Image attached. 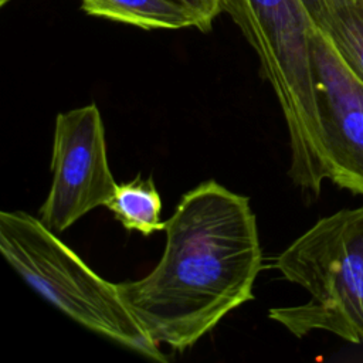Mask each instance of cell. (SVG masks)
<instances>
[{"mask_svg":"<svg viewBox=\"0 0 363 363\" xmlns=\"http://www.w3.org/2000/svg\"><path fill=\"white\" fill-rule=\"evenodd\" d=\"M164 233L157 265L116 289L156 345L184 352L254 298L262 251L250 199L216 180L182 196Z\"/></svg>","mask_w":363,"mask_h":363,"instance_id":"obj_1","label":"cell"},{"mask_svg":"<svg viewBox=\"0 0 363 363\" xmlns=\"http://www.w3.org/2000/svg\"><path fill=\"white\" fill-rule=\"evenodd\" d=\"M257 52L282 109L291 180L319 194L328 179L311 58L313 23L301 0H227L225 10Z\"/></svg>","mask_w":363,"mask_h":363,"instance_id":"obj_2","label":"cell"},{"mask_svg":"<svg viewBox=\"0 0 363 363\" xmlns=\"http://www.w3.org/2000/svg\"><path fill=\"white\" fill-rule=\"evenodd\" d=\"M0 251L30 288L77 323L147 359L169 360L133 318L116 284L99 277L38 217L1 211Z\"/></svg>","mask_w":363,"mask_h":363,"instance_id":"obj_3","label":"cell"},{"mask_svg":"<svg viewBox=\"0 0 363 363\" xmlns=\"http://www.w3.org/2000/svg\"><path fill=\"white\" fill-rule=\"evenodd\" d=\"M275 268L311 298L269 309L272 320L296 337L325 330L363 343V207L319 218L278 255Z\"/></svg>","mask_w":363,"mask_h":363,"instance_id":"obj_4","label":"cell"},{"mask_svg":"<svg viewBox=\"0 0 363 363\" xmlns=\"http://www.w3.org/2000/svg\"><path fill=\"white\" fill-rule=\"evenodd\" d=\"M52 183L38 218L62 233L91 210L106 206L116 189L106 156L105 129L95 104L60 112L55 118Z\"/></svg>","mask_w":363,"mask_h":363,"instance_id":"obj_5","label":"cell"},{"mask_svg":"<svg viewBox=\"0 0 363 363\" xmlns=\"http://www.w3.org/2000/svg\"><path fill=\"white\" fill-rule=\"evenodd\" d=\"M311 58L326 176L363 196V79L315 24Z\"/></svg>","mask_w":363,"mask_h":363,"instance_id":"obj_6","label":"cell"},{"mask_svg":"<svg viewBox=\"0 0 363 363\" xmlns=\"http://www.w3.org/2000/svg\"><path fill=\"white\" fill-rule=\"evenodd\" d=\"M81 7L89 16L143 30H200L197 16L174 0H81Z\"/></svg>","mask_w":363,"mask_h":363,"instance_id":"obj_7","label":"cell"},{"mask_svg":"<svg viewBox=\"0 0 363 363\" xmlns=\"http://www.w3.org/2000/svg\"><path fill=\"white\" fill-rule=\"evenodd\" d=\"M106 207L128 231H139L147 237L164 230L160 218L162 199L152 177L142 179L138 174L133 180L118 184Z\"/></svg>","mask_w":363,"mask_h":363,"instance_id":"obj_8","label":"cell"},{"mask_svg":"<svg viewBox=\"0 0 363 363\" xmlns=\"http://www.w3.org/2000/svg\"><path fill=\"white\" fill-rule=\"evenodd\" d=\"M318 28L363 79V0H346Z\"/></svg>","mask_w":363,"mask_h":363,"instance_id":"obj_9","label":"cell"},{"mask_svg":"<svg viewBox=\"0 0 363 363\" xmlns=\"http://www.w3.org/2000/svg\"><path fill=\"white\" fill-rule=\"evenodd\" d=\"M194 13L200 21V31L211 30L213 21L225 10L227 0H174Z\"/></svg>","mask_w":363,"mask_h":363,"instance_id":"obj_10","label":"cell"},{"mask_svg":"<svg viewBox=\"0 0 363 363\" xmlns=\"http://www.w3.org/2000/svg\"><path fill=\"white\" fill-rule=\"evenodd\" d=\"M312 23L319 27L346 0H301Z\"/></svg>","mask_w":363,"mask_h":363,"instance_id":"obj_11","label":"cell"},{"mask_svg":"<svg viewBox=\"0 0 363 363\" xmlns=\"http://www.w3.org/2000/svg\"><path fill=\"white\" fill-rule=\"evenodd\" d=\"M9 1H10V0H0V6L3 7V6H6Z\"/></svg>","mask_w":363,"mask_h":363,"instance_id":"obj_12","label":"cell"}]
</instances>
